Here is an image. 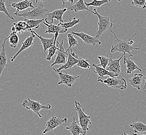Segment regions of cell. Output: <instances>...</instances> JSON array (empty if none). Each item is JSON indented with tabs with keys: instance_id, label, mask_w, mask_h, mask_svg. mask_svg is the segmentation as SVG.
I'll list each match as a JSON object with an SVG mask.
<instances>
[{
	"instance_id": "1",
	"label": "cell",
	"mask_w": 146,
	"mask_h": 135,
	"mask_svg": "<svg viewBox=\"0 0 146 135\" xmlns=\"http://www.w3.org/2000/svg\"><path fill=\"white\" fill-rule=\"evenodd\" d=\"M113 34L115 38V43L114 45H112L111 48V52L112 53H115L117 52H119L121 53H123L124 55L127 54L129 56L133 57V55H132L131 53V51L133 50H139V48L137 47H133L131 45L134 43V41L132 40V38H134V35L132 36L131 38L129 39V40H127L126 39L124 40H120L117 37V35L114 33L111 30L110 31Z\"/></svg>"
},
{
	"instance_id": "2",
	"label": "cell",
	"mask_w": 146,
	"mask_h": 135,
	"mask_svg": "<svg viewBox=\"0 0 146 135\" xmlns=\"http://www.w3.org/2000/svg\"><path fill=\"white\" fill-rule=\"evenodd\" d=\"M48 11V10L45 9L43 4H40L38 6L33 8L32 10H30L27 12L25 11L21 14L15 13L14 15L17 16L23 17L29 19L38 20L43 19L44 15H46Z\"/></svg>"
},
{
	"instance_id": "3",
	"label": "cell",
	"mask_w": 146,
	"mask_h": 135,
	"mask_svg": "<svg viewBox=\"0 0 146 135\" xmlns=\"http://www.w3.org/2000/svg\"><path fill=\"white\" fill-rule=\"evenodd\" d=\"M74 103L75 110L78 112L80 125L83 129V135H86L87 132L90 130L88 128V125L92 124L91 116L85 113L84 110L82 109L81 103L78 101L74 100Z\"/></svg>"
},
{
	"instance_id": "4",
	"label": "cell",
	"mask_w": 146,
	"mask_h": 135,
	"mask_svg": "<svg viewBox=\"0 0 146 135\" xmlns=\"http://www.w3.org/2000/svg\"><path fill=\"white\" fill-rule=\"evenodd\" d=\"M93 12H95V15H96L98 18V29L95 33V37L100 38V36L104 33L107 32L108 30H109L110 31H111V28L113 26V24L110 22L109 17L100 15L97 11L96 9H94Z\"/></svg>"
},
{
	"instance_id": "5",
	"label": "cell",
	"mask_w": 146,
	"mask_h": 135,
	"mask_svg": "<svg viewBox=\"0 0 146 135\" xmlns=\"http://www.w3.org/2000/svg\"><path fill=\"white\" fill-rule=\"evenodd\" d=\"M22 106L23 108H25L28 110H31L35 114L38 115L39 118H42V116L40 114L39 111L42 109L50 110L51 109L52 106L50 104L46 106L41 105L38 101L31 100L30 98H28L27 100H23L22 103Z\"/></svg>"
},
{
	"instance_id": "6",
	"label": "cell",
	"mask_w": 146,
	"mask_h": 135,
	"mask_svg": "<svg viewBox=\"0 0 146 135\" xmlns=\"http://www.w3.org/2000/svg\"><path fill=\"white\" fill-rule=\"evenodd\" d=\"M97 82L102 83L108 85V86L112 88L120 89L121 90L125 89L127 87V83L126 79L124 78L117 79L115 77H108L106 79H102V78H98Z\"/></svg>"
},
{
	"instance_id": "7",
	"label": "cell",
	"mask_w": 146,
	"mask_h": 135,
	"mask_svg": "<svg viewBox=\"0 0 146 135\" xmlns=\"http://www.w3.org/2000/svg\"><path fill=\"white\" fill-rule=\"evenodd\" d=\"M56 42L57 43L58 48L56 53L57 54V56L55 60L53 62L51 65V67H53L55 65H64L67 60L68 52L64 50V47L63 46L64 41L62 40L61 43H59L58 41Z\"/></svg>"
},
{
	"instance_id": "8",
	"label": "cell",
	"mask_w": 146,
	"mask_h": 135,
	"mask_svg": "<svg viewBox=\"0 0 146 135\" xmlns=\"http://www.w3.org/2000/svg\"><path fill=\"white\" fill-rule=\"evenodd\" d=\"M67 120L68 118H62L60 115L57 116H52L49 120L47 121L46 128L43 132V134H46V132L52 131L57 127L61 125L62 124L67 123Z\"/></svg>"
},
{
	"instance_id": "9",
	"label": "cell",
	"mask_w": 146,
	"mask_h": 135,
	"mask_svg": "<svg viewBox=\"0 0 146 135\" xmlns=\"http://www.w3.org/2000/svg\"><path fill=\"white\" fill-rule=\"evenodd\" d=\"M67 52H68V58L67 62L64 65H61L57 69H56V70L62 71V70L69 69L75 65H76L77 63L79 62L80 57L73 52L72 48H71L70 50Z\"/></svg>"
},
{
	"instance_id": "10",
	"label": "cell",
	"mask_w": 146,
	"mask_h": 135,
	"mask_svg": "<svg viewBox=\"0 0 146 135\" xmlns=\"http://www.w3.org/2000/svg\"><path fill=\"white\" fill-rule=\"evenodd\" d=\"M54 70L58 73L59 77V81L57 83V85L65 84L71 87L73 83L76 82V79L80 77V76L71 75L67 73L62 72L61 71L56 70L55 68H54Z\"/></svg>"
},
{
	"instance_id": "11",
	"label": "cell",
	"mask_w": 146,
	"mask_h": 135,
	"mask_svg": "<svg viewBox=\"0 0 146 135\" xmlns=\"http://www.w3.org/2000/svg\"><path fill=\"white\" fill-rule=\"evenodd\" d=\"M42 23L45 25L46 28L45 31V33H48V34H55V39H54V44H56V42L57 40V38L59 34L61 33H64L67 32L66 30L64 29L62 27L60 24L59 23L57 25H55L53 24H47L46 22H44V21L42 22Z\"/></svg>"
},
{
	"instance_id": "12",
	"label": "cell",
	"mask_w": 146,
	"mask_h": 135,
	"mask_svg": "<svg viewBox=\"0 0 146 135\" xmlns=\"http://www.w3.org/2000/svg\"><path fill=\"white\" fill-rule=\"evenodd\" d=\"M67 11V9L62 8V9H55L50 13H46V15L47 16V17L44 19V21L47 24H53L54 19H56L60 22H64L62 16Z\"/></svg>"
},
{
	"instance_id": "13",
	"label": "cell",
	"mask_w": 146,
	"mask_h": 135,
	"mask_svg": "<svg viewBox=\"0 0 146 135\" xmlns=\"http://www.w3.org/2000/svg\"><path fill=\"white\" fill-rule=\"evenodd\" d=\"M71 33L73 35H76L77 36L79 37L84 42L85 44L88 45L95 46L97 44H102V42L100 41L99 38H97L95 36L94 37V36H92L91 35H88L83 32H76L74 31H72Z\"/></svg>"
},
{
	"instance_id": "14",
	"label": "cell",
	"mask_w": 146,
	"mask_h": 135,
	"mask_svg": "<svg viewBox=\"0 0 146 135\" xmlns=\"http://www.w3.org/2000/svg\"><path fill=\"white\" fill-rule=\"evenodd\" d=\"M35 34L31 32V35H30L29 36H28L25 40V41L22 43V45L20 48V49L18 51L17 53H16L14 56L11 58V61L12 62H14L15 60V59H16V58L17 57V56L19 54H21V52H22L23 50H26V49L28 48L31 46H32V45L33 44V40H34V38H35Z\"/></svg>"
},
{
	"instance_id": "15",
	"label": "cell",
	"mask_w": 146,
	"mask_h": 135,
	"mask_svg": "<svg viewBox=\"0 0 146 135\" xmlns=\"http://www.w3.org/2000/svg\"><path fill=\"white\" fill-rule=\"evenodd\" d=\"M9 38V36L7 38H5L3 43L2 44V48L0 51V77L4 68L7 66V62L8 58L6 56V48H5V45L6 40Z\"/></svg>"
},
{
	"instance_id": "16",
	"label": "cell",
	"mask_w": 146,
	"mask_h": 135,
	"mask_svg": "<svg viewBox=\"0 0 146 135\" xmlns=\"http://www.w3.org/2000/svg\"><path fill=\"white\" fill-rule=\"evenodd\" d=\"M124 54L121 56L120 58L117 59H110V61L108 64V67H106V69L107 70L114 72L115 73L119 74L121 72V65H120V62L121 59L123 58Z\"/></svg>"
},
{
	"instance_id": "17",
	"label": "cell",
	"mask_w": 146,
	"mask_h": 135,
	"mask_svg": "<svg viewBox=\"0 0 146 135\" xmlns=\"http://www.w3.org/2000/svg\"><path fill=\"white\" fill-rule=\"evenodd\" d=\"M92 66L95 68V71H94V72L98 75V78H102L105 75H108L110 77H117L119 75L118 74L115 73L114 72H110L106 69H104L100 67L99 65H96L95 64H93Z\"/></svg>"
},
{
	"instance_id": "18",
	"label": "cell",
	"mask_w": 146,
	"mask_h": 135,
	"mask_svg": "<svg viewBox=\"0 0 146 135\" xmlns=\"http://www.w3.org/2000/svg\"><path fill=\"white\" fill-rule=\"evenodd\" d=\"M11 6L16 9V12L18 13L19 11H21L28 8L33 9L35 7L32 4V2L29 0H23L18 3H13L11 5Z\"/></svg>"
},
{
	"instance_id": "19",
	"label": "cell",
	"mask_w": 146,
	"mask_h": 135,
	"mask_svg": "<svg viewBox=\"0 0 146 135\" xmlns=\"http://www.w3.org/2000/svg\"><path fill=\"white\" fill-rule=\"evenodd\" d=\"M68 10L70 11H74V12H79V11H88L89 12L92 13L95 15V12L91 11L90 9H88V7L86 6L85 4L84 0H78L77 1L76 3L72 5H70L68 8H67Z\"/></svg>"
},
{
	"instance_id": "20",
	"label": "cell",
	"mask_w": 146,
	"mask_h": 135,
	"mask_svg": "<svg viewBox=\"0 0 146 135\" xmlns=\"http://www.w3.org/2000/svg\"><path fill=\"white\" fill-rule=\"evenodd\" d=\"M30 32L31 33H33L35 36H36L37 37H38L40 38V41L42 43V44L43 45V50H44V52H45L46 50H47L50 47L52 46L54 44V39H55V36H53L52 38H43L42 36H41L40 35H38L37 34V33H36L35 31L33 30H30Z\"/></svg>"
},
{
	"instance_id": "21",
	"label": "cell",
	"mask_w": 146,
	"mask_h": 135,
	"mask_svg": "<svg viewBox=\"0 0 146 135\" xmlns=\"http://www.w3.org/2000/svg\"><path fill=\"white\" fill-rule=\"evenodd\" d=\"M143 75L142 74H134L132 75L131 78L129 79V84L134 88L140 90V85L143 82Z\"/></svg>"
},
{
	"instance_id": "22",
	"label": "cell",
	"mask_w": 146,
	"mask_h": 135,
	"mask_svg": "<svg viewBox=\"0 0 146 135\" xmlns=\"http://www.w3.org/2000/svg\"><path fill=\"white\" fill-rule=\"evenodd\" d=\"M126 55H124V61L123 64L126 65V72L127 74H131L133 71L135 70H137L139 71H142V70L138 67L137 65H136L134 62L131 59H129V58H127L126 57Z\"/></svg>"
},
{
	"instance_id": "23",
	"label": "cell",
	"mask_w": 146,
	"mask_h": 135,
	"mask_svg": "<svg viewBox=\"0 0 146 135\" xmlns=\"http://www.w3.org/2000/svg\"><path fill=\"white\" fill-rule=\"evenodd\" d=\"M66 129L70 132L71 134L72 135H83V131L81 127L79 126L76 123L75 118L73 117V120L69 126L66 127Z\"/></svg>"
},
{
	"instance_id": "24",
	"label": "cell",
	"mask_w": 146,
	"mask_h": 135,
	"mask_svg": "<svg viewBox=\"0 0 146 135\" xmlns=\"http://www.w3.org/2000/svg\"><path fill=\"white\" fill-rule=\"evenodd\" d=\"M129 126L133 130V135H141L143 134V132H146V125L143 122H133L129 124Z\"/></svg>"
},
{
	"instance_id": "25",
	"label": "cell",
	"mask_w": 146,
	"mask_h": 135,
	"mask_svg": "<svg viewBox=\"0 0 146 135\" xmlns=\"http://www.w3.org/2000/svg\"><path fill=\"white\" fill-rule=\"evenodd\" d=\"M15 27V31L17 33H23L31 30L29 25L25 21H20L13 24Z\"/></svg>"
},
{
	"instance_id": "26",
	"label": "cell",
	"mask_w": 146,
	"mask_h": 135,
	"mask_svg": "<svg viewBox=\"0 0 146 135\" xmlns=\"http://www.w3.org/2000/svg\"><path fill=\"white\" fill-rule=\"evenodd\" d=\"M69 22H59L60 26L67 31L69 28H72L73 26H76L77 24H79L81 21V19H76V17L73 18V20L71 21V19L69 17Z\"/></svg>"
},
{
	"instance_id": "27",
	"label": "cell",
	"mask_w": 146,
	"mask_h": 135,
	"mask_svg": "<svg viewBox=\"0 0 146 135\" xmlns=\"http://www.w3.org/2000/svg\"><path fill=\"white\" fill-rule=\"evenodd\" d=\"M9 43L12 48H16L19 42V37L15 31H12L9 35Z\"/></svg>"
},
{
	"instance_id": "28",
	"label": "cell",
	"mask_w": 146,
	"mask_h": 135,
	"mask_svg": "<svg viewBox=\"0 0 146 135\" xmlns=\"http://www.w3.org/2000/svg\"><path fill=\"white\" fill-rule=\"evenodd\" d=\"M44 21V18L42 19L35 20V19H29L28 18H25L24 21L26 22L27 24L29 25L30 28L32 29V28L38 29L40 24Z\"/></svg>"
},
{
	"instance_id": "29",
	"label": "cell",
	"mask_w": 146,
	"mask_h": 135,
	"mask_svg": "<svg viewBox=\"0 0 146 135\" xmlns=\"http://www.w3.org/2000/svg\"><path fill=\"white\" fill-rule=\"evenodd\" d=\"M111 0H93L91 2L88 3L86 0H85V4L86 6L88 7L89 6H93L95 7H100L102 6L103 4L106 3H108L111 2Z\"/></svg>"
},
{
	"instance_id": "30",
	"label": "cell",
	"mask_w": 146,
	"mask_h": 135,
	"mask_svg": "<svg viewBox=\"0 0 146 135\" xmlns=\"http://www.w3.org/2000/svg\"><path fill=\"white\" fill-rule=\"evenodd\" d=\"M0 12H3L5 14L7 17L9 18L13 21H14V18L10 14L6 7L5 0H0Z\"/></svg>"
},
{
	"instance_id": "31",
	"label": "cell",
	"mask_w": 146,
	"mask_h": 135,
	"mask_svg": "<svg viewBox=\"0 0 146 135\" xmlns=\"http://www.w3.org/2000/svg\"><path fill=\"white\" fill-rule=\"evenodd\" d=\"M68 40V44H69V48H68L66 51H69L71 48L75 46L76 45H79L78 41L76 38L73 36V34L72 33H69L67 34Z\"/></svg>"
},
{
	"instance_id": "32",
	"label": "cell",
	"mask_w": 146,
	"mask_h": 135,
	"mask_svg": "<svg viewBox=\"0 0 146 135\" xmlns=\"http://www.w3.org/2000/svg\"><path fill=\"white\" fill-rule=\"evenodd\" d=\"M58 48V45H56V44H54L52 46L50 47L48 50V54L46 57V59L48 61H50V59L53 58V56L56 53V51L57 49Z\"/></svg>"
},
{
	"instance_id": "33",
	"label": "cell",
	"mask_w": 146,
	"mask_h": 135,
	"mask_svg": "<svg viewBox=\"0 0 146 135\" xmlns=\"http://www.w3.org/2000/svg\"><path fill=\"white\" fill-rule=\"evenodd\" d=\"M89 59H83L82 58L80 57L79 58V62L77 63L76 65L80 67L84 68V69H88L90 71V67L92 65H90L88 63Z\"/></svg>"
},
{
	"instance_id": "34",
	"label": "cell",
	"mask_w": 146,
	"mask_h": 135,
	"mask_svg": "<svg viewBox=\"0 0 146 135\" xmlns=\"http://www.w3.org/2000/svg\"><path fill=\"white\" fill-rule=\"evenodd\" d=\"M97 58L100 60V64L99 66L100 67H102L104 69H106V67H107L108 64H109V62L110 61V58L106 57L105 56H98Z\"/></svg>"
},
{
	"instance_id": "35",
	"label": "cell",
	"mask_w": 146,
	"mask_h": 135,
	"mask_svg": "<svg viewBox=\"0 0 146 135\" xmlns=\"http://www.w3.org/2000/svg\"><path fill=\"white\" fill-rule=\"evenodd\" d=\"M131 4L141 9H145L146 8V0H133Z\"/></svg>"
},
{
	"instance_id": "36",
	"label": "cell",
	"mask_w": 146,
	"mask_h": 135,
	"mask_svg": "<svg viewBox=\"0 0 146 135\" xmlns=\"http://www.w3.org/2000/svg\"><path fill=\"white\" fill-rule=\"evenodd\" d=\"M62 3V8H64V5L66 4L67 2H69L71 3H73L74 0H61Z\"/></svg>"
},
{
	"instance_id": "37",
	"label": "cell",
	"mask_w": 146,
	"mask_h": 135,
	"mask_svg": "<svg viewBox=\"0 0 146 135\" xmlns=\"http://www.w3.org/2000/svg\"><path fill=\"white\" fill-rule=\"evenodd\" d=\"M145 80V84H144V86H143V93H145L146 92V76H143V78Z\"/></svg>"
},
{
	"instance_id": "38",
	"label": "cell",
	"mask_w": 146,
	"mask_h": 135,
	"mask_svg": "<svg viewBox=\"0 0 146 135\" xmlns=\"http://www.w3.org/2000/svg\"><path fill=\"white\" fill-rule=\"evenodd\" d=\"M46 0H36L35 1V3H38V2H45Z\"/></svg>"
},
{
	"instance_id": "39",
	"label": "cell",
	"mask_w": 146,
	"mask_h": 135,
	"mask_svg": "<svg viewBox=\"0 0 146 135\" xmlns=\"http://www.w3.org/2000/svg\"><path fill=\"white\" fill-rule=\"evenodd\" d=\"M11 30H12V31H15V27L13 26L12 28H11Z\"/></svg>"
},
{
	"instance_id": "40",
	"label": "cell",
	"mask_w": 146,
	"mask_h": 135,
	"mask_svg": "<svg viewBox=\"0 0 146 135\" xmlns=\"http://www.w3.org/2000/svg\"><path fill=\"white\" fill-rule=\"evenodd\" d=\"M117 1H119V2H120V1H121L122 0H117Z\"/></svg>"
}]
</instances>
